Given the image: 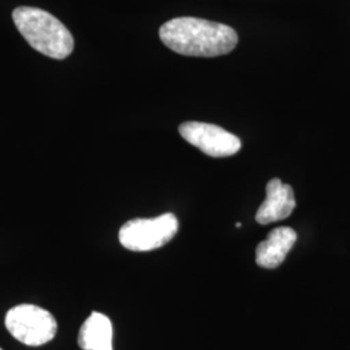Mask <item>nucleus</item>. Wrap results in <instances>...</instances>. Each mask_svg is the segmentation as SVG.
<instances>
[{
	"label": "nucleus",
	"instance_id": "nucleus-4",
	"mask_svg": "<svg viewBox=\"0 0 350 350\" xmlns=\"http://www.w3.org/2000/svg\"><path fill=\"white\" fill-rule=\"evenodd\" d=\"M178 227V219L172 213L156 218H135L121 227L118 239L126 250L150 252L167 244L176 235Z\"/></svg>",
	"mask_w": 350,
	"mask_h": 350
},
{
	"label": "nucleus",
	"instance_id": "nucleus-8",
	"mask_svg": "<svg viewBox=\"0 0 350 350\" xmlns=\"http://www.w3.org/2000/svg\"><path fill=\"white\" fill-rule=\"evenodd\" d=\"M78 345L83 350H113V325L101 313H92L82 325Z\"/></svg>",
	"mask_w": 350,
	"mask_h": 350
},
{
	"label": "nucleus",
	"instance_id": "nucleus-7",
	"mask_svg": "<svg viewBox=\"0 0 350 350\" xmlns=\"http://www.w3.org/2000/svg\"><path fill=\"white\" fill-rule=\"evenodd\" d=\"M297 240V234L289 227H278L273 230L256 250V262L265 269H275L287 257Z\"/></svg>",
	"mask_w": 350,
	"mask_h": 350
},
{
	"label": "nucleus",
	"instance_id": "nucleus-9",
	"mask_svg": "<svg viewBox=\"0 0 350 350\" xmlns=\"http://www.w3.org/2000/svg\"><path fill=\"white\" fill-rule=\"evenodd\" d=\"M0 350H1V349H0Z\"/></svg>",
	"mask_w": 350,
	"mask_h": 350
},
{
	"label": "nucleus",
	"instance_id": "nucleus-2",
	"mask_svg": "<svg viewBox=\"0 0 350 350\" xmlns=\"http://www.w3.org/2000/svg\"><path fill=\"white\" fill-rule=\"evenodd\" d=\"M12 17L21 36L38 52L56 60H63L73 52V36L51 13L33 7H18Z\"/></svg>",
	"mask_w": 350,
	"mask_h": 350
},
{
	"label": "nucleus",
	"instance_id": "nucleus-1",
	"mask_svg": "<svg viewBox=\"0 0 350 350\" xmlns=\"http://www.w3.org/2000/svg\"><path fill=\"white\" fill-rule=\"evenodd\" d=\"M163 44L179 55L215 57L227 55L238 44L237 31L219 23L195 17H176L160 27Z\"/></svg>",
	"mask_w": 350,
	"mask_h": 350
},
{
	"label": "nucleus",
	"instance_id": "nucleus-3",
	"mask_svg": "<svg viewBox=\"0 0 350 350\" xmlns=\"http://www.w3.org/2000/svg\"><path fill=\"white\" fill-rule=\"evenodd\" d=\"M5 327L13 338L29 347H40L56 336L57 322L46 309L31 304L12 308L5 315Z\"/></svg>",
	"mask_w": 350,
	"mask_h": 350
},
{
	"label": "nucleus",
	"instance_id": "nucleus-6",
	"mask_svg": "<svg viewBox=\"0 0 350 350\" xmlns=\"http://www.w3.org/2000/svg\"><path fill=\"white\" fill-rule=\"evenodd\" d=\"M296 206L293 188L280 179H271L266 186V199L258 208L256 221L261 225H269L288 218Z\"/></svg>",
	"mask_w": 350,
	"mask_h": 350
},
{
	"label": "nucleus",
	"instance_id": "nucleus-5",
	"mask_svg": "<svg viewBox=\"0 0 350 350\" xmlns=\"http://www.w3.org/2000/svg\"><path fill=\"white\" fill-rule=\"evenodd\" d=\"M182 138L211 157H228L241 150V142L219 126L205 122H185L179 126Z\"/></svg>",
	"mask_w": 350,
	"mask_h": 350
}]
</instances>
